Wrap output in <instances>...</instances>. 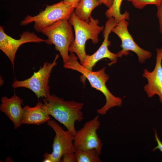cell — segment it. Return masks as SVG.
I'll return each mask as SVG.
<instances>
[{
	"label": "cell",
	"instance_id": "cell-19",
	"mask_svg": "<svg viewBox=\"0 0 162 162\" xmlns=\"http://www.w3.org/2000/svg\"><path fill=\"white\" fill-rule=\"evenodd\" d=\"M62 158V162H76L75 152L65 153Z\"/></svg>",
	"mask_w": 162,
	"mask_h": 162
},
{
	"label": "cell",
	"instance_id": "cell-22",
	"mask_svg": "<svg viewBox=\"0 0 162 162\" xmlns=\"http://www.w3.org/2000/svg\"><path fill=\"white\" fill-rule=\"evenodd\" d=\"M101 4H103L106 6L108 8H110L112 6L114 0H97Z\"/></svg>",
	"mask_w": 162,
	"mask_h": 162
},
{
	"label": "cell",
	"instance_id": "cell-24",
	"mask_svg": "<svg viewBox=\"0 0 162 162\" xmlns=\"http://www.w3.org/2000/svg\"><path fill=\"white\" fill-rule=\"evenodd\" d=\"M128 1L130 2H132L133 0H127Z\"/></svg>",
	"mask_w": 162,
	"mask_h": 162
},
{
	"label": "cell",
	"instance_id": "cell-4",
	"mask_svg": "<svg viewBox=\"0 0 162 162\" xmlns=\"http://www.w3.org/2000/svg\"><path fill=\"white\" fill-rule=\"evenodd\" d=\"M77 5L66 3L61 1L47 6L44 10L36 15H28L21 21L20 25L26 26L34 22V29L37 32H40L44 28L60 20H68Z\"/></svg>",
	"mask_w": 162,
	"mask_h": 162
},
{
	"label": "cell",
	"instance_id": "cell-6",
	"mask_svg": "<svg viewBox=\"0 0 162 162\" xmlns=\"http://www.w3.org/2000/svg\"><path fill=\"white\" fill-rule=\"evenodd\" d=\"M59 56V54H57L51 63H44L39 70L34 72L29 78L22 81L15 80L12 84V87L14 89L26 88L32 91L38 99L41 97L46 98L50 94L48 83L50 74L54 67L57 64L56 61Z\"/></svg>",
	"mask_w": 162,
	"mask_h": 162
},
{
	"label": "cell",
	"instance_id": "cell-21",
	"mask_svg": "<svg viewBox=\"0 0 162 162\" xmlns=\"http://www.w3.org/2000/svg\"><path fill=\"white\" fill-rule=\"evenodd\" d=\"M154 136L155 140L157 142V146L154 147L152 150L153 151H155L156 150L158 149L162 152V142L160 140L158 136L156 131L154 130Z\"/></svg>",
	"mask_w": 162,
	"mask_h": 162
},
{
	"label": "cell",
	"instance_id": "cell-13",
	"mask_svg": "<svg viewBox=\"0 0 162 162\" xmlns=\"http://www.w3.org/2000/svg\"><path fill=\"white\" fill-rule=\"evenodd\" d=\"M0 110L4 113L14 124V128L16 129L22 124L21 118L23 104V100L14 93L10 98L4 96L2 97Z\"/></svg>",
	"mask_w": 162,
	"mask_h": 162
},
{
	"label": "cell",
	"instance_id": "cell-20",
	"mask_svg": "<svg viewBox=\"0 0 162 162\" xmlns=\"http://www.w3.org/2000/svg\"><path fill=\"white\" fill-rule=\"evenodd\" d=\"M157 15L159 23L160 32L162 34V0L157 6Z\"/></svg>",
	"mask_w": 162,
	"mask_h": 162
},
{
	"label": "cell",
	"instance_id": "cell-18",
	"mask_svg": "<svg viewBox=\"0 0 162 162\" xmlns=\"http://www.w3.org/2000/svg\"><path fill=\"white\" fill-rule=\"evenodd\" d=\"M162 0H133L131 2L135 8L142 9L146 6L150 4L158 5Z\"/></svg>",
	"mask_w": 162,
	"mask_h": 162
},
{
	"label": "cell",
	"instance_id": "cell-3",
	"mask_svg": "<svg viewBox=\"0 0 162 162\" xmlns=\"http://www.w3.org/2000/svg\"><path fill=\"white\" fill-rule=\"evenodd\" d=\"M68 20L73 26L75 34L74 40L70 45L69 51L70 53L76 54L80 64H82L87 55L85 50L86 41L90 39L93 43H98L99 41L98 34L103 31L104 27L99 26V20L92 16L89 18V22L81 20L74 12Z\"/></svg>",
	"mask_w": 162,
	"mask_h": 162
},
{
	"label": "cell",
	"instance_id": "cell-8",
	"mask_svg": "<svg viewBox=\"0 0 162 162\" xmlns=\"http://www.w3.org/2000/svg\"><path fill=\"white\" fill-rule=\"evenodd\" d=\"M99 117L97 115L76 131L73 142L76 151L95 148L100 154L103 144L97 134L100 125Z\"/></svg>",
	"mask_w": 162,
	"mask_h": 162
},
{
	"label": "cell",
	"instance_id": "cell-14",
	"mask_svg": "<svg viewBox=\"0 0 162 162\" xmlns=\"http://www.w3.org/2000/svg\"><path fill=\"white\" fill-rule=\"evenodd\" d=\"M43 104L38 101L33 107L25 106L23 108L22 124L39 125L49 120L50 115L43 108Z\"/></svg>",
	"mask_w": 162,
	"mask_h": 162
},
{
	"label": "cell",
	"instance_id": "cell-10",
	"mask_svg": "<svg viewBox=\"0 0 162 162\" xmlns=\"http://www.w3.org/2000/svg\"><path fill=\"white\" fill-rule=\"evenodd\" d=\"M117 24L113 18H108L103 31L104 41L94 53L91 55L87 54L83 63L81 64L84 68L88 70H92V68L96 63L104 58H108L111 61L108 64L109 66L117 62L118 57L116 53L111 52L108 49L111 43L110 41L108 40L109 35Z\"/></svg>",
	"mask_w": 162,
	"mask_h": 162
},
{
	"label": "cell",
	"instance_id": "cell-9",
	"mask_svg": "<svg viewBox=\"0 0 162 162\" xmlns=\"http://www.w3.org/2000/svg\"><path fill=\"white\" fill-rule=\"evenodd\" d=\"M128 22L125 19L118 23L112 32L116 34L122 41V50L116 53L118 57L129 54V51L135 52L138 57L139 62L142 64L152 56V53L140 47L135 42L128 30Z\"/></svg>",
	"mask_w": 162,
	"mask_h": 162
},
{
	"label": "cell",
	"instance_id": "cell-15",
	"mask_svg": "<svg viewBox=\"0 0 162 162\" xmlns=\"http://www.w3.org/2000/svg\"><path fill=\"white\" fill-rule=\"evenodd\" d=\"M101 4L97 0H80L74 12L80 19L89 22L92 10Z\"/></svg>",
	"mask_w": 162,
	"mask_h": 162
},
{
	"label": "cell",
	"instance_id": "cell-2",
	"mask_svg": "<svg viewBox=\"0 0 162 162\" xmlns=\"http://www.w3.org/2000/svg\"><path fill=\"white\" fill-rule=\"evenodd\" d=\"M43 108L74 136L76 132L75 122H80L84 118L82 111L84 104L73 100H65L54 94H50L46 98H43Z\"/></svg>",
	"mask_w": 162,
	"mask_h": 162
},
{
	"label": "cell",
	"instance_id": "cell-23",
	"mask_svg": "<svg viewBox=\"0 0 162 162\" xmlns=\"http://www.w3.org/2000/svg\"><path fill=\"white\" fill-rule=\"evenodd\" d=\"M80 0H64V2L71 4H75L77 5Z\"/></svg>",
	"mask_w": 162,
	"mask_h": 162
},
{
	"label": "cell",
	"instance_id": "cell-5",
	"mask_svg": "<svg viewBox=\"0 0 162 162\" xmlns=\"http://www.w3.org/2000/svg\"><path fill=\"white\" fill-rule=\"evenodd\" d=\"M68 20H60L40 32L48 37L46 44L54 45L56 50L59 52L64 63L68 59L69 46L75 39L72 26Z\"/></svg>",
	"mask_w": 162,
	"mask_h": 162
},
{
	"label": "cell",
	"instance_id": "cell-7",
	"mask_svg": "<svg viewBox=\"0 0 162 162\" xmlns=\"http://www.w3.org/2000/svg\"><path fill=\"white\" fill-rule=\"evenodd\" d=\"M47 124L53 129L56 135L53 139L52 152L51 154H44L43 161L61 162V158L64 154L76 151L73 144L74 136L68 130H64L53 119L49 120Z\"/></svg>",
	"mask_w": 162,
	"mask_h": 162
},
{
	"label": "cell",
	"instance_id": "cell-16",
	"mask_svg": "<svg viewBox=\"0 0 162 162\" xmlns=\"http://www.w3.org/2000/svg\"><path fill=\"white\" fill-rule=\"evenodd\" d=\"M122 0H114L112 6L108 8L105 13L106 17L113 18L117 23L123 19H129V14L128 11H125L122 14L120 12V6Z\"/></svg>",
	"mask_w": 162,
	"mask_h": 162
},
{
	"label": "cell",
	"instance_id": "cell-12",
	"mask_svg": "<svg viewBox=\"0 0 162 162\" xmlns=\"http://www.w3.org/2000/svg\"><path fill=\"white\" fill-rule=\"evenodd\" d=\"M156 50V60L154 70L150 72L145 69L142 76L148 80L144 89L148 97L152 98L157 94L162 104V47Z\"/></svg>",
	"mask_w": 162,
	"mask_h": 162
},
{
	"label": "cell",
	"instance_id": "cell-11",
	"mask_svg": "<svg viewBox=\"0 0 162 162\" xmlns=\"http://www.w3.org/2000/svg\"><path fill=\"white\" fill-rule=\"evenodd\" d=\"M20 38L16 39L8 35L4 28L0 26V49L9 58L13 68L16 52L20 46L24 44L29 42L40 43L46 40L41 39L34 32H24L20 35Z\"/></svg>",
	"mask_w": 162,
	"mask_h": 162
},
{
	"label": "cell",
	"instance_id": "cell-1",
	"mask_svg": "<svg viewBox=\"0 0 162 162\" xmlns=\"http://www.w3.org/2000/svg\"><path fill=\"white\" fill-rule=\"evenodd\" d=\"M78 57L74 53H70L66 62L63 64L64 68L76 71L82 74V81L86 79L88 80L91 86L101 92L104 95L106 103L104 105L97 110L98 113L103 115L105 114L111 108L120 106L122 103L121 98L113 95L106 86V82L109 79V75L105 72L106 67H104L96 71L88 70L84 68L78 61Z\"/></svg>",
	"mask_w": 162,
	"mask_h": 162
},
{
	"label": "cell",
	"instance_id": "cell-17",
	"mask_svg": "<svg viewBox=\"0 0 162 162\" xmlns=\"http://www.w3.org/2000/svg\"><path fill=\"white\" fill-rule=\"evenodd\" d=\"M76 162H100V154L95 148L76 151Z\"/></svg>",
	"mask_w": 162,
	"mask_h": 162
}]
</instances>
